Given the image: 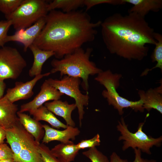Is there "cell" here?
I'll use <instances>...</instances> for the list:
<instances>
[{
    "label": "cell",
    "instance_id": "35",
    "mask_svg": "<svg viewBox=\"0 0 162 162\" xmlns=\"http://www.w3.org/2000/svg\"><path fill=\"white\" fill-rule=\"evenodd\" d=\"M4 80L0 79V99L3 97V94L6 88V84Z\"/></svg>",
    "mask_w": 162,
    "mask_h": 162
},
{
    "label": "cell",
    "instance_id": "34",
    "mask_svg": "<svg viewBox=\"0 0 162 162\" xmlns=\"http://www.w3.org/2000/svg\"><path fill=\"white\" fill-rule=\"evenodd\" d=\"M5 129L0 126V144L4 143V141L6 139Z\"/></svg>",
    "mask_w": 162,
    "mask_h": 162
},
{
    "label": "cell",
    "instance_id": "28",
    "mask_svg": "<svg viewBox=\"0 0 162 162\" xmlns=\"http://www.w3.org/2000/svg\"><path fill=\"white\" fill-rule=\"evenodd\" d=\"M101 141L100 136L97 134L92 138L80 141L76 145L77 148L80 150L85 148H90L96 147L100 145Z\"/></svg>",
    "mask_w": 162,
    "mask_h": 162
},
{
    "label": "cell",
    "instance_id": "36",
    "mask_svg": "<svg viewBox=\"0 0 162 162\" xmlns=\"http://www.w3.org/2000/svg\"><path fill=\"white\" fill-rule=\"evenodd\" d=\"M0 162H15L13 158L5 159L0 160Z\"/></svg>",
    "mask_w": 162,
    "mask_h": 162
},
{
    "label": "cell",
    "instance_id": "32",
    "mask_svg": "<svg viewBox=\"0 0 162 162\" xmlns=\"http://www.w3.org/2000/svg\"><path fill=\"white\" fill-rule=\"evenodd\" d=\"M134 149L135 159L133 162H156L155 160L144 159L141 157V151L140 149L135 148Z\"/></svg>",
    "mask_w": 162,
    "mask_h": 162
},
{
    "label": "cell",
    "instance_id": "5",
    "mask_svg": "<svg viewBox=\"0 0 162 162\" xmlns=\"http://www.w3.org/2000/svg\"><path fill=\"white\" fill-rule=\"evenodd\" d=\"M48 4L44 0H23L13 13L5 17L12 22L16 31L25 29L46 16Z\"/></svg>",
    "mask_w": 162,
    "mask_h": 162
},
{
    "label": "cell",
    "instance_id": "26",
    "mask_svg": "<svg viewBox=\"0 0 162 162\" xmlns=\"http://www.w3.org/2000/svg\"><path fill=\"white\" fill-rule=\"evenodd\" d=\"M82 154L92 162H110L107 157L96 147L89 148L83 152Z\"/></svg>",
    "mask_w": 162,
    "mask_h": 162
},
{
    "label": "cell",
    "instance_id": "7",
    "mask_svg": "<svg viewBox=\"0 0 162 162\" xmlns=\"http://www.w3.org/2000/svg\"><path fill=\"white\" fill-rule=\"evenodd\" d=\"M46 80L60 92L74 100L78 109L79 125L81 127L85 114L84 107L88 105L89 97L88 93L84 94L80 90V79L64 75L60 80L50 78Z\"/></svg>",
    "mask_w": 162,
    "mask_h": 162
},
{
    "label": "cell",
    "instance_id": "2",
    "mask_svg": "<svg viewBox=\"0 0 162 162\" xmlns=\"http://www.w3.org/2000/svg\"><path fill=\"white\" fill-rule=\"evenodd\" d=\"M101 33L109 51L129 60L140 61L146 57L147 44L154 45V32L145 18L133 12L116 13L101 22Z\"/></svg>",
    "mask_w": 162,
    "mask_h": 162
},
{
    "label": "cell",
    "instance_id": "12",
    "mask_svg": "<svg viewBox=\"0 0 162 162\" xmlns=\"http://www.w3.org/2000/svg\"><path fill=\"white\" fill-rule=\"evenodd\" d=\"M40 143L25 129L20 152L15 162H44L38 151Z\"/></svg>",
    "mask_w": 162,
    "mask_h": 162
},
{
    "label": "cell",
    "instance_id": "30",
    "mask_svg": "<svg viewBox=\"0 0 162 162\" xmlns=\"http://www.w3.org/2000/svg\"><path fill=\"white\" fill-rule=\"evenodd\" d=\"M12 25L10 20H7L0 21V46L2 47L4 46L5 43V40L8 36V32Z\"/></svg>",
    "mask_w": 162,
    "mask_h": 162
},
{
    "label": "cell",
    "instance_id": "1",
    "mask_svg": "<svg viewBox=\"0 0 162 162\" xmlns=\"http://www.w3.org/2000/svg\"><path fill=\"white\" fill-rule=\"evenodd\" d=\"M102 21L93 22L86 11L65 13L56 10L48 13L45 25L33 44L40 49L54 52L61 59L93 41Z\"/></svg>",
    "mask_w": 162,
    "mask_h": 162
},
{
    "label": "cell",
    "instance_id": "16",
    "mask_svg": "<svg viewBox=\"0 0 162 162\" xmlns=\"http://www.w3.org/2000/svg\"><path fill=\"white\" fill-rule=\"evenodd\" d=\"M44 105L54 114L62 118L68 126L75 127V123L71 117L72 112L76 108L75 103L69 104L66 101L58 100L46 102Z\"/></svg>",
    "mask_w": 162,
    "mask_h": 162
},
{
    "label": "cell",
    "instance_id": "19",
    "mask_svg": "<svg viewBox=\"0 0 162 162\" xmlns=\"http://www.w3.org/2000/svg\"><path fill=\"white\" fill-rule=\"evenodd\" d=\"M17 115L20 123L37 142L40 143L44 134L42 124L38 121L24 112L18 111Z\"/></svg>",
    "mask_w": 162,
    "mask_h": 162
},
{
    "label": "cell",
    "instance_id": "23",
    "mask_svg": "<svg viewBox=\"0 0 162 162\" xmlns=\"http://www.w3.org/2000/svg\"><path fill=\"white\" fill-rule=\"evenodd\" d=\"M84 5V0H54L48 4V12L56 9H60L62 11L67 13L76 10Z\"/></svg>",
    "mask_w": 162,
    "mask_h": 162
},
{
    "label": "cell",
    "instance_id": "14",
    "mask_svg": "<svg viewBox=\"0 0 162 162\" xmlns=\"http://www.w3.org/2000/svg\"><path fill=\"white\" fill-rule=\"evenodd\" d=\"M17 105L3 96L0 99V126L10 128L19 121L17 115Z\"/></svg>",
    "mask_w": 162,
    "mask_h": 162
},
{
    "label": "cell",
    "instance_id": "22",
    "mask_svg": "<svg viewBox=\"0 0 162 162\" xmlns=\"http://www.w3.org/2000/svg\"><path fill=\"white\" fill-rule=\"evenodd\" d=\"M33 118L39 121H44L48 123L51 127L58 129L66 128L68 125L59 120L54 114L44 106H42L33 111L31 114Z\"/></svg>",
    "mask_w": 162,
    "mask_h": 162
},
{
    "label": "cell",
    "instance_id": "13",
    "mask_svg": "<svg viewBox=\"0 0 162 162\" xmlns=\"http://www.w3.org/2000/svg\"><path fill=\"white\" fill-rule=\"evenodd\" d=\"M42 126L45 132L42 140L43 143L55 140L62 143H68L70 140H75L80 132L78 128L70 126L63 130L53 128L46 124H42Z\"/></svg>",
    "mask_w": 162,
    "mask_h": 162
},
{
    "label": "cell",
    "instance_id": "11",
    "mask_svg": "<svg viewBox=\"0 0 162 162\" xmlns=\"http://www.w3.org/2000/svg\"><path fill=\"white\" fill-rule=\"evenodd\" d=\"M50 74V72L41 74L25 82H16L15 83L14 87L7 89L6 93L4 96L12 103L19 100L30 98L34 94L33 88L37 82Z\"/></svg>",
    "mask_w": 162,
    "mask_h": 162
},
{
    "label": "cell",
    "instance_id": "20",
    "mask_svg": "<svg viewBox=\"0 0 162 162\" xmlns=\"http://www.w3.org/2000/svg\"><path fill=\"white\" fill-rule=\"evenodd\" d=\"M34 56V62L29 69L28 74L32 77L41 74L43 65L49 58L54 56L53 52L41 50L33 44L29 47Z\"/></svg>",
    "mask_w": 162,
    "mask_h": 162
},
{
    "label": "cell",
    "instance_id": "29",
    "mask_svg": "<svg viewBox=\"0 0 162 162\" xmlns=\"http://www.w3.org/2000/svg\"><path fill=\"white\" fill-rule=\"evenodd\" d=\"M103 4L113 5L124 4L122 0H84V5L86 7V12L94 6Z\"/></svg>",
    "mask_w": 162,
    "mask_h": 162
},
{
    "label": "cell",
    "instance_id": "3",
    "mask_svg": "<svg viewBox=\"0 0 162 162\" xmlns=\"http://www.w3.org/2000/svg\"><path fill=\"white\" fill-rule=\"evenodd\" d=\"M92 50L91 48L84 50L81 47L61 59H53L51 62L52 68L50 72L52 74L59 72L61 77L67 75L82 79V87L87 91L89 76L98 74L103 71L90 60Z\"/></svg>",
    "mask_w": 162,
    "mask_h": 162
},
{
    "label": "cell",
    "instance_id": "8",
    "mask_svg": "<svg viewBox=\"0 0 162 162\" xmlns=\"http://www.w3.org/2000/svg\"><path fill=\"white\" fill-rule=\"evenodd\" d=\"M27 66L17 50L10 46L0 49V79H17Z\"/></svg>",
    "mask_w": 162,
    "mask_h": 162
},
{
    "label": "cell",
    "instance_id": "21",
    "mask_svg": "<svg viewBox=\"0 0 162 162\" xmlns=\"http://www.w3.org/2000/svg\"><path fill=\"white\" fill-rule=\"evenodd\" d=\"M52 154L61 162L74 160L80 150L72 141L67 143L57 145L51 149Z\"/></svg>",
    "mask_w": 162,
    "mask_h": 162
},
{
    "label": "cell",
    "instance_id": "27",
    "mask_svg": "<svg viewBox=\"0 0 162 162\" xmlns=\"http://www.w3.org/2000/svg\"><path fill=\"white\" fill-rule=\"evenodd\" d=\"M38 151L44 162H61L52 154L51 149L43 143H40Z\"/></svg>",
    "mask_w": 162,
    "mask_h": 162
},
{
    "label": "cell",
    "instance_id": "4",
    "mask_svg": "<svg viewBox=\"0 0 162 162\" xmlns=\"http://www.w3.org/2000/svg\"><path fill=\"white\" fill-rule=\"evenodd\" d=\"M122 77L121 74H113L108 70L102 71L97 74L94 79L105 87L106 89L103 91L102 96L106 99L109 105L112 106L117 110L120 115L123 114L124 108H129L136 112H143L144 109L141 99L136 101L130 100L120 96L117 92Z\"/></svg>",
    "mask_w": 162,
    "mask_h": 162
},
{
    "label": "cell",
    "instance_id": "24",
    "mask_svg": "<svg viewBox=\"0 0 162 162\" xmlns=\"http://www.w3.org/2000/svg\"><path fill=\"white\" fill-rule=\"evenodd\" d=\"M154 38L156 40L155 48L151 56L153 62H157L156 65L151 69H146L141 74V76L146 75L148 72L156 68L160 69L162 71V35L158 33L154 32Z\"/></svg>",
    "mask_w": 162,
    "mask_h": 162
},
{
    "label": "cell",
    "instance_id": "9",
    "mask_svg": "<svg viewBox=\"0 0 162 162\" xmlns=\"http://www.w3.org/2000/svg\"><path fill=\"white\" fill-rule=\"evenodd\" d=\"M63 95L46 80L41 86L38 94L31 101L22 104L19 111L22 112H28L30 114L45 103L50 100H59Z\"/></svg>",
    "mask_w": 162,
    "mask_h": 162
},
{
    "label": "cell",
    "instance_id": "17",
    "mask_svg": "<svg viewBox=\"0 0 162 162\" xmlns=\"http://www.w3.org/2000/svg\"><path fill=\"white\" fill-rule=\"evenodd\" d=\"M124 4H133L128 13H135L143 17L150 11L157 12L162 8L161 0H122Z\"/></svg>",
    "mask_w": 162,
    "mask_h": 162
},
{
    "label": "cell",
    "instance_id": "18",
    "mask_svg": "<svg viewBox=\"0 0 162 162\" xmlns=\"http://www.w3.org/2000/svg\"><path fill=\"white\" fill-rule=\"evenodd\" d=\"M5 130L6 142L13 153L14 160L20 152L25 129L19 122Z\"/></svg>",
    "mask_w": 162,
    "mask_h": 162
},
{
    "label": "cell",
    "instance_id": "6",
    "mask_svg": "<svg viewBox=\"0 0 162 162\" xmlns=\"http://www.w3.org/2000/svg\"><path fill=\"white\" fill-rule=\"evenodd\" d=\"M145 121L140 123L137 131L133 133L129 130L128 125L126 124L124 118L122 117L116 128L121 134L118 140H124L122 148L123 151L131 147L133 149H139L142 152L151 154V148L154 146L158 147L161 146L162 142L161 136L157 138H154L147 135L142 131Z\"/></svg>",
    "mask_w": 162,
    "mask_h": 162
},
{
    "label": "cell",
    "instance_id": "10",
    "mask_svg": "<svg viewBox=\"0 0 162 162\" xmlns=\"http://www.w3.org/2000/svg\"><path fill=\"white\" fill-rule=\"evenodd\" d=\"M46 23V17L41 18L30 27L16 31L15 34L7 36L5 42L16 41L22 44L26 52L39 35Z\"/></svg>",
    "mask_w": 162,
    "mask_h": 162
},
{
    "label": "cell",
    "instance_id": "33",
    "mask_svg": "<svg viewBox=\"0 0 162 162\" xmlns=\"http://www.w3.org/2000/svg\"><path fill=\"white\" fill-rule=\"evenodd\" d=\"M110 162H131L127 159H123L115 152H113L110 156Z\"/></svg>",
    "mask_w": 162,
    "mask_h": 162
},
{
    "label": "cell",
    "instance_id": "31",
    "mask_svg": "<svg viewBox=\"0 0 162 162\" xmlns=\"http://www.w3.org/2000/svg\"><path fill=\"white\" fill-rule=\"evenodd\" d=\"M14 154L10 148L7 144H0V160L9 158H14Z\"/></svg>",
    "mask_w": 162,
    "mask_h": 162
},
{
    "label": "cell",
    "instance_id": "25",
    "mask_svg": "<svg viewBox=\"0 0 162 162\" xmlns=\"http://www.w3.org/2000/svg\"><path fill=\"white\" fill-rule=\"evenodd\" d=\"M23 0H0V11L5 16L13 13L20 6Z\"/></svg>",
    "mask_w": 162,
    "mask_h": 162
},
{
    "label": "cell",
    "instance_id": "15",
    "mask_svg": "<svg viewBox=\"0 0 162 162\" xmlns=\"http://www.w3.org/2000/svg\"><path fill=\"white\" fill-rule=\"evenodd\" d=\"M143 102L144 109L149 112L153 109L162 114V85L154 89L150 88L146 92L139 90L138 92Z\"/></svg>",
    "mask_w": 162,
    "mask_h": 162
}]
</instances>
